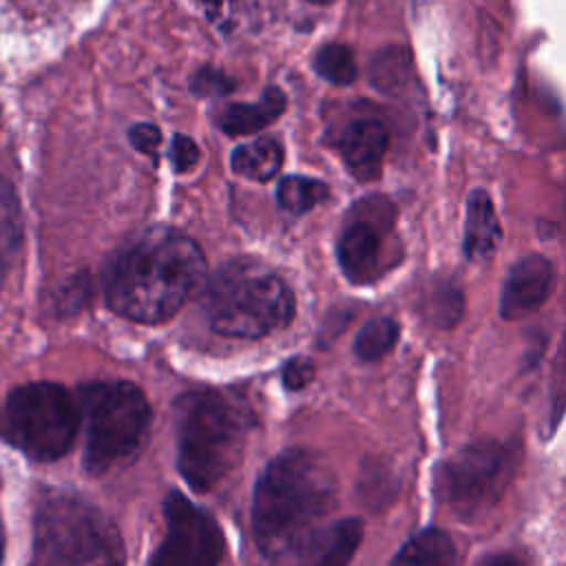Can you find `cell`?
I'll return each mask as SVG.
<instances>
[{"instance_id": "cell-10", "label": "cell", "mask_w": 566, "mask_h": 566, "mask_svg": "<svg viewBox=\"0 0 566 566\" xmlns=\"http://www.w3.org/2000/svg\"><path fill=\"white\" fill-rule=\"evenodd\" d=\"M396 210L387 197L371 195L360 199L336 243V256L343 274L354 283L371 281L382 263V245L394 228Z\"/></svg>"}, {"instance_id": "cell-9", "label": "cell", "mask_w": 566, "mask_h": 566, "mask_svg": "<svg viewBox=\"0 0 566 566\" xmlns=\"http://www.w3.org/2000/svg\"><path fill=\"white\" fill-rule=\"evenodd\" d=\"M166 537L155 548L148 566H219L226 539L219 522L181 491L164 497Z\"/></svg>"}, {"instance_id": "cell-19", "label": "cell", "mask_w": 566, "mask_h": 566, "mask_svg": "<svg viewBox=\"0 0 566 566\" xmlns=\"http://www.w3.org/2000/svg\"><path fill=\"white\" fill-rule=\"evenodd\" d=\"M398 336H400V327L391 316L371 318L358 329L354 338V354L365 363L380 360L394 349V345L398 343Z\"/></svg>"}, {"instance_id": "cell-8", "label": "cell", "mask_w": 566, "mask_h": 566, "mask_svg": "<svg viewBox=\"0 0 566 566\" xmlns=\"http://www.w3.org/2000/svg\"><path fill=\"white\" fill-rule=\"evenodd\" d=\"M517 467L513 442L480 438L442 460L436 469L438 500L464 522L489 513L509 489Z\"/></svg>"}, {"instance_id": "cell-16", "label": "cell", "mask_w": 566, "mask_h": 566, "mask_svg": "<svg viewBox=\"0 0 566 566\" xmlns=\"http://www.w3.org/2000/svg\"><path fill=\"white\" fill-rule=\"evenodd\" d=\"M458 551L453 539L436 526L413 533L394 555L391 566H455Z\"/></svg>"}, {"instance_id": "cell-25", "label": "cell", "mask_w": 566, "mask_h": 566, "mask_svg": "<svg viewBox=\"0 0 566 566\" xmlns=\"http://www.w3.org/2000/svg\"><path fill=\"white\" fill-rule=\"evenodd\" d=\"M398 71H405V55L402 51L387 49L376 62H374V84L380 91H398L405 84V75H398Z\"/></svg>"}, {"instance_id": "cell-29", "label": "cell", "mask_w": 566, "mask_h": 566, "mask_svg": "<svg viewBox=\"0 0 566 566\" xmlns=\"http://www.w3.org/2000/svg\"><path fill=\"white\" fill-rule=\"evenodd\" d=\"M128 139L130 144L142 153V155H148L153 159V164L159 161V144H161V130L155 126V124H135L130 130H128Z\"/></svg>"}, {"instance_id": "cell-11", "label": "cell", "mask_w": 566, "mask_h": 566, "mask_svg": "<svg viewBox=\"0 0 566 566\" xmlns=\"http://www.w3.org/2000/svg\"><path fill=\"white\" fill-rule=\"evenodd\" d=\"M363 539V522L358 517H343L323 526H312L270 555L268 566H347Z\"/></svg>"}, {"instance_id": "cell-3", "label": "cell", "mask_w": 566, "mask_h": 566, "mask_svg": "<svg viewBox=\"0 0 566 566\" xmlns=\"http://www.w3.org/2000/svg\"><path fill=\"white\" fill-rule=\"evenodd\" d=\"M177 469L186 484L206 493L239 462L254 424L250 407L219 389H192L175 400Z\"/></svg>"}, {"instance_id": "cell-27", "label": "cell", "mask_w": 566, "mask_h": 566, "mask_svg": "<svg viewBox=\"0 0 566 566\" xmlns=\"http://www.w3.org/2000/svg\"><path fill=\"white\" fill-rule=\"evenodd\" d=\"M314 376H316V367L305 356H292L281 369V380L290 391L305 389L314 380Z\"/></svg>"}, {"instance_id": "cell-23", "label": "cell", "mask_w": 566, "mask_h": 566, "mask_svg": "<svg viewBox=\"0 0 566 566\" xmlns=\"http://www.w3.org/2000/svg\"><path fill=\"white\" fill-rule=\"evenodd\" d=\"M360 500L369 509H382L396 495V478L380 462H367L358 478Z\"/></svg>"}, {"instance_id": "cell-18", "label": "cell", "mask_w": 566, "mask_h": 566, "mask_svg": "<svg viewBox=\"0 0 566 566\" xmlns=\"http://www.w3.org/2000/svg\"><path fill=\"white\" fill-rule=\"evenodd\" d=\"M22 237L20 201L13 186L0 177V285Z\"/></svg>"}, {"instance_id": "cell-7", "label": "cell", "mask_w": 566, "mask_h": 566, "mask_svg": "<svg viewBox=\"0 0 566 566\" xmlns=\"http://www.w3.org/2000/svg\"><path fill=\"white\" fill-rule=\"evenodd\" d=\"M75 396L55 382L13 389L0 407V438L38 462L62 458L77 436Z\"/></svg>"}, {"instance_id": "cell-4", "label": "cell", "mask_w": 566, "mask_h": 566, "mask_svg": "<svg viewBox=\"0 0 566 566\" xmlns=\"http://www.w3.org/2000/svg\"><path fill=\"white\" fill-rule=\"evenodd\" d=\"M208 325L230 338H263L294 316L287 283L256 259H232L203 283Z\"/></svg>"}, {"instance_id": "cell-12", "label": "cell", "mask_w": 566, "mask_h": 566, "mask_svg": "<svg viewBox=\"0 0 566 566\" xmlns=\"http://www.w3.org/2000/svg\"><path fill=\"white\" fill-rule=\"evenodd\" d=\"M553 290V263L542 254L522 256L504 281L500 294V314L506 321H517L544 305Z\"/></svg>"}, {"instance_id": "cell-22", "label": "cell", "mask_w": 566, "mask_h": 566, "mask_svg": "<svg viewBox=\"0 0 566 566\" xmlns=\"http://www.w3.org/2000/svg\"><path fill=\"white\" fill-rule=\"evenodd\" d=\"M314 71L338 86H347L356 80L354 51L343 42H327L314 55Z\"/></svg>"}, {"instance_id": "cell-28", "label": "cell", "mask_w": 566, "mask_h": 566, "mask_svg": "<svg viewBox=\"0 0 566 566\" xmlns=\"http://www.w3.org/2000/svg\"><path fill=\"white\" fill-rule=\"evenodd\" d=\"M168 159H170V164H172V168L177 172H186V170H190L199 161V146L188 135L177 133L172 137V142H170Z\"/></svg>"}, {"instance_id": "cell-17", "label": "cell", "mask_w": 566, "mask_h": 566, "mask_svg": "<svg viewBox=\"0 0 566 566\" xmlns=\"http://www.w3.org/2000/svg\"><path fill=\"white\" fill-rule=\"evenodd\" d=\"M283 164V148L272 137H259L254 142L241 144L232 150L230 166L237 175L252 181L272 179Z\"/></svg>"}, {"instance_id": "cell-6", "label": "cell", "mask_w": 566, "mask_h": 566, "mask_svg": "<svg viewBox=\"0 0 566 566\" xmlns=\"http://www.w3.org/2000/svg\"><path fill=\"white\" fill-rule=\"evenodd\" d=\"M80 420L86 424L84 467L99 475L130 460L150 429V405L128 380H91L75 394Z\"/></svg>"}, {"instance_id": "cell-33", "label": "cell", "mask_w": 566, "mask_h": 566, "mask_svg": "<svg viewBox=\"0 0 566 566\" xmlns=\"http://www.w3.org/2000/svg\"><path fill=\"white\" fill-rule=\"evenodd\" d=\"M307 2H314V4H323V2H327V0H307Z\"/></svg>"}, {"instance_id": "cell-34", "label": "cell", "mask_w": 566, "mask_h": 566, "mask_svg": "<svg viewBox=\"0 0 566 566\" xmlns=\"http://www.w3.org/2000/svg\"><path fill=\"white\" fill-rule=\"evenodd\" d=\"M27 2V0H24ZM53 2H75V0H53Z\"/></svg>"}, {"instance_id": "cell-30", "label": "cell", "mask_w": 566, "mask_h": 566, "mask_svg": "<svg viewBox=\"0 0 566 566\" xmlns=\"http://www.w3.org/2000/svg\"><path fill=\"white\" fill-rule=\"evenodd\" d=\"M88 294V283L84 276H75L71 283H66L62 287V292L57 294V310L60 312H75L84 298Z\"/></svg>"}, {"instance_id": "cell-26", "label": "cell", "mask_w": 566, "mask_h": 566, "mask_svg": "<svg viewBox=\"0 0 566 566\" xmlns=\"http://www.w3.org/2000/svg\"><path fill=\"white\" fill-rule=\"evenodd\" d=\"M234 80L214 66H201L190 77V91L199 97H219L234 91Z\"/></svg>"}, {"instance_id": "cell-21", "label": "cell", "mask_w": 566, "mask_h": 566, "mask_svg": "<svg viewBox=\"0 0 566 566\" xmlns=\"http://www.w3.org/2000/svg\"><path fill=\"white\" fill-rule=\"evenodd\" d=\"M206 20L223 33L243 29L259 11V0H195Z\"/></svg>"}, {"instance_id": "cell-24", "label": "cell", "mask_w": 566, "mask_h": 566, "mask_svg": "<svg viewBox=\"0 0 566 566\" xmlns=\"http://www.w3.org/2000/svg\"><path fill=\"white\" fill-rule=\"evenodd\" d=\"M460 316H462V292L458 287L442 283L433 292V305L429 310L431 323L447 329V327H453L460 321Z\"/></svg>"}, {"instance_id": "cell-15", "label": "cell", "mask_w": 566, "mask_h": 566, "mask_svg": "<svg viewBox=\"0 0 566 566\" xmlns=\"http://www.w3.org/2000/svg\"><path fill=\"white\" fill-rule=\"evenodd\" d=\"M285 93L276 86H268L256 104H230L221 111L217 124L226 135H252L270 126L285 111Z\"/></svg>"}, {"instance_id": "cell-32", "label": "cell", "mask_w": 566, "mask_h": 566, "mask_svg": "<svg viewBox=\"0 0 566 566\" xmlns=\"http://www.w3.org/2000/svg\"><path fill=\"white\" fill-rule=\"evenodd\" d=\"M2 546H4V535H2V526H0V559H2Z\"/></svg>"}, {"instance_id": "cell-2", "label": "cell", "mask_w": 566, "mask_h": 566, "mask_svg": "<svg viewBox=\"0 0 566 566\" xmlns=\"http://www.w3.org/2000/svg\"><path fill=\"white\" fill-rule=\"evenodd\" d=\"M338 486L329 464L307 447L276 453L252 493V537L265 557L290 537L312 528L336 504Z\"/></svg>"}, {"instance_id": "cell-5", "label": "cell", "mask_w": 566, "mask_h": 566, "mask_svg": "<svg viewBox=\"0 0 566 566\" xmlns=\"http://www.w3.org/2000/svg\"><path fill=\"white\" fill-rule=\"evenodd\" d=\"M117 526L88 500L73 493L46 495L33 520L31 566H124Z\"/></svg>"}, {"instance_id": "cell-14", "label": "cell", "mask_w": 566, "mask_h": 566, "mask_svg": "<svg viewBox=\"0 0 566 566\" xmlns=\"http://www.w3.org/2000/svg\"><path fill=\"white\" fill-rule=\"evenodd\" d=\"M502 230L486 190L475 188L467 199L464 221V254L469 261H484L500 243Z\"/></svg>"}, {"instance_id": "cell-31", "label": "cell", "mask_w": 566, "mask_h": 566, "mask_svg": "<svg viewBox=\"0 0 566 566\" xmlns=\"http://www.w3.org/2000/svg\"><path fill=\"white\" fill-rule=\"evenodd\" d=\"M475 566H524V564L511 553H491L482 557Z\"/></svg>"}, {"instance_id": "cell-13", "label": "cell", "mask_w": 566, "mask_h": 566, "mask_svg": "<svg viewBox=\"0 0 566 566\" xmlns=\"http://www.w3.org/2000/svg\"><path fill=\"white\" fill-rule=\"evenodd\" d=\"M338 153L345 168L358 181L378 179L389 146V133L378 119H354L338 135Z\"/></svg>"}, {"instance_id": "cell-20", "label": "cell", "mask_w": 566, "mask_h": 566, "mask_svg": "<svg viewBox=\"0 0 566 566\" xmlns=\"http://www.w3.org/2000/svg\"><path fill=\"white\" fill-rule=\"evenodd\" d=\"M327 197V186L303 175H287L276 186V201L292 214H305Z\"/></svg>"}, {"instance_id": "cell-1", "label": "cell", "mask_w": 566, "mask_h": 566, "mask_svg": "<svg viewBox=\"0 0 566 566\" xmlns=\"http://www.w3.org/2000/svg\"><path fill=\"white\" fill-rule=\"evenodd\" d=\"M206 283V256L195 239L168 226H155L104 268L108 307L130 321L157 325L172 318Z\"/></svg>"}]
</instances>
